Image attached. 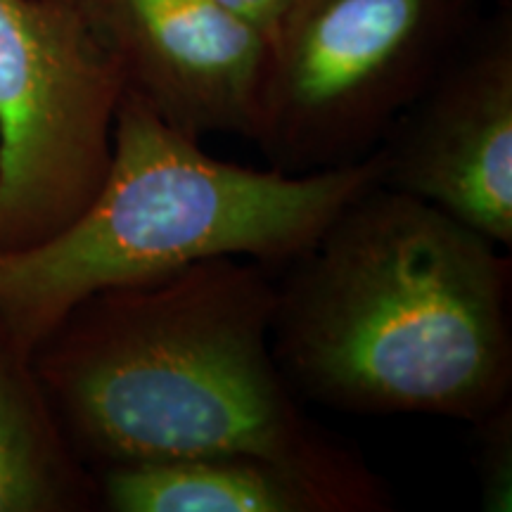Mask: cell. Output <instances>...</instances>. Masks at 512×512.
<instances>
[{
    "instance_id": "obj_3",
    "label": "cell",
    "mask_w": 512,
    "mask_h": 512,
    "mask_svg": "<svg viewBox=\"0 0 512 512\" xmlns=\"http://www.w3.org/2000/svg\"><path fill=\"white\" fill-rule=\"evenodd\" d=\"M380 178V150L309 174L223 162L124 93L112 164L88 207L41 245L0 252V325L34 354L76 304L102 290L216 256L287 264Z\"/></svg>"
},
{
    "instance_id": "obj_11",
    "label": "cell",
    "mask_w": 512,
    "mask_h": 512,
    "mask_svg": "<svg viewBox=\"0 0 512 512\" xmlns=\"http://www.w3.org/2000/svg\"><path fill=\"white\" fill-rule=\"evenodd\" d=\"M216 3H221L223 8L235 12L249 24H254L256 29L264 31L266 36H271L290 0H216Z\"/></svg>"
},
{
    "instance_id": "obj_9",
    "label": "cell",
    "mask_w": 512,
    "mask_h": 512,
    "mask_svg": "<svg viewBox=\"0 0 512 512\" xmlns=\"http://www.w3.org/2000/svg\"><path fill=\"white\" fill-rule=\"evenodd\" d=\"M95 477L98 508L110 512H330L302 477L254 456L178 458Z\"/></svg>"
},
{
    "instance_id": "obj_6",
    "label": "cell",
    "mask_w": 512,
    "mask_h": 512,
    "mask_svg": "<svg viewBox=\"0 0 512 512\" xmlns=\"http://www.w3.org/2000/svg\"><path fill=\"white\" fill-rule=\"evenodd\" d=\"M380 185L512 245V17L475 24L380 147Z\"/></svg>"
},
{
    "instance_id": "obj_1",
    "label": "cell",
    "mask_w": 512,
    "mask_h": 512,
    "mask_svg": "<svg viewBox=\"0 0 512 512\" xmlns=\"http://www.w3.org/2000/svg\"><path fill=\"white\" fill-rule=\"evenodd\" d=\"M275 283L216 256L74 306L36 344L62 432L93 472L254 456L302 477L330 512H389V484L304 411L273 354Z\"/></svg>"
},
{
    "instance_id": "obj_4",
    "label": "cell",
    "mask_w": 512,
    "mask_h": 512,
    "mask_svg": "<svg viewBox=\"0 0 512 512\" xmlns=\"http://www.w3.org/2000/svg\"><path fill=\"white\" fill-rule=\"evenodd\" d=\"M479 0H290L252 143L285 174L366 159L477 24Z\"/></svg>"
},
{
    "instance_id": "obj_2",
    "label": "cell",
    "mask_w": 512,
    "mask_h": 512,
    "mask_svg": "<svg viewBox=\"0 0 512 512\" xmlns=\"http://www.w3.org/2000/svg\"><path fill=\"white\" fill-rule=\"evenodd\" d=\"M271 339L304 401L470 425L512 399V259L377 183L287 261Z\"/></svg>"
},
{
    "instance_id": "obj_10",
    "label": "cell",
    "mask_w": 512,
    "mask_h": 512,
    "mask_svg": "<svg viewBox=\"0 0 512 512\" xmlns=\"http://www.w3.org/2000/svg\"><path fill=\"white\" fill-rule=\"evenodd\" d=\"M475 432L479 505L486 512L512 510V399L470 422Z\"/></svg>"
},
{
    "instance_id": "obj_7",
    "label": "cell",
    "mask_w": 512,
    "mask_h": 512,
    "mask_svg": "<svg viewBox=\"0 0 512 512\" xmlns=\"http://www.w3.org/2000/svg\"><path fill=\"white\" fill-rule=\"evenodd\" d=\"M126 93L176 131L254 138L268 36L216 0H79Z\"/></svg>"
},
{
    "instance_id": "obj_8",
    "label": "cell",
    "mask_w": 512,
    "mask_h": 512,
    "mask_svg": "<svg viewBox=\"0 0 512 512\" xmlns=\"http://www.w3.org/2000/svg\"><path fill=\"white\" fill-rule=\"evenodd\" d=\"M98 477L62 432L34 358L0 325V512H88Z\"/></svg>"
},
{
    "instance_id": "obj_5",
    "label": "cell",
    "mask_w": 512,
    "mask_h": 512,
    "mask_svg": "<svg viewBox=\"0 0 512 512\" xmlns=\"http://www.w3.org/2000/svg\"><path fill=\"white\" fill-rule=\"evenodd\" d=\"M124 93L79 0H0V252L41 245L88 207Z\"/></svg>"
}]
</instances>
